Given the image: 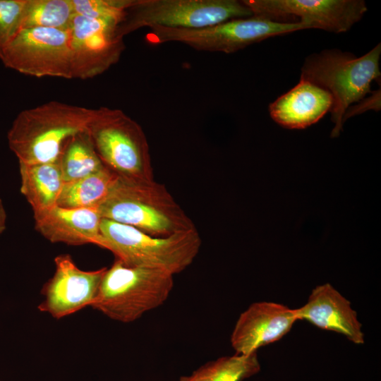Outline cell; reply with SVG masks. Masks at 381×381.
Masks as SVG:
<instances>
[{
	"mask_svg": "<svg viewBox=\"0 0 381 381\" xmlns=\"http://www.w3.org/2000/svg\"><path fill=\"white\" fill-rule=\"evenodd\" d=\"M94 109L51 101L21 111L7 133L18 163L57 161L71 137L86 131Z\"/></svg>",
	"mask_w": 381,
	"mask_h": 381,
	"instance_id": "cell-1",
	"label": "cell"
},
{
	"mask_svg": "<svg viewBox=\"0 0 381 381\" xmlns=\"http://www.w3.org/2000/svg\"><path fill=\"white\" fill-rule=\"evenodd\" d=\"M97 209L104 219L154 236H169L196 228L165 186L154 179L118 177Z\"/></svg>",
	"mask_w": 381,
	"mask_h": 381,
	"instance_id": "cell-2",
	"label": "cell"
},
{
	"mask_svg": "<svg viewBox=\"0 0 381 381\" xmlns=\"http://www.w3.org/2000/svg\"><path fill=\"white\" fill-rule=\"evenodd\" d=\"M100 233L98 246L111 251L125 265L159 270L172 275L191 265L202 243L196 228L159 237L104 218Z\"/></svg>",
	"mask_w": 381,
	"mask_h": 381,
	"instance_id": "cell-3",
	"label": "cell"
},
{
	"mask_svg": "<svg viewBox=\"0 0 381 381\" xmlns=\"http://www.w3.org/2000/svg\"><path fill=\"white\" fill-rule=\"evenodd\" d=\"M379 43L361 57L339 50H325L309 56L301 69V79L328 91L333 99L330 111L334 127L331 137L339 135L349 106L371 92V83L380 77Z\"/></svg>",
	"mask_w": 381,
	"mask_h": 381,
	"instance_id": "cell-4",
	"label": "cell"
},
{
	"mask_svg": "<svg viewBox=\"0 0 381 381\" xmlns=\"http://www.w3.org/2000/svg\"><path fill=\"white\" fill-rule=\"evenodd\" d=\"M174 287V275L131 267L116 259L107 269L91 308L123 323L135 321L162 306Z\"/></svg>",
	"mask_w": 381,
	"mask_h": 381,
	"instance_id": "cell-5",
	"label": "cell"
},
{
	"mask_svg": "<svg viewBox=\"0 0 381 381\" xmlns=\"http://www.w3.org/2000/svg\"><path fill=\"white\" fill-rule=\"evenodd\" d=\"M87 131L102 162L118 177L154 179L145 134L122 110L106 107L94 109Z\"/></svg>",
	"mask_w": 381,
	"mask_h": 381,
	"instance_id": "cell-6",
	"label": "cell"
},
{
	"mask_svg": "<svg viewBox=\"0 0 381 381\" xmlns=\"http://www.w3.org/2000/svg\"><path fill=\"white\" fill-rule=\"evenodd\" d=\"M252 16L238 0H133L118 33L123 38L143 28L199 29Z\"/></svg>",
	"mask_w": 381,
	"mask_h": 381,
	"instance_id": "cell-7",
	"label": "cell"
},
{
	"mask_svg": "<svg viewBox=\"0 0 381 381\" xmlns=\"http://www.w3.org/2000/svg\"><path fill=\"white\" fill-rule=\"evenodd\" d=\"M308 29L300 22L281 23L252 16L199 29L153 27L145 35L151 44L179 42L195 50L231 54L269 37Z\"/></svg>",
	"mask_w": 381,
	"mask_h": 381,
	"instance_id": "cell-8",
	"label": "cell"
},
{
	"mask_svg": "<svg viewBox=\"0 0 381 381\" xmlns=\"http://www.w3.org/2000/svg\"><path fill=\"white\" fill-rule=\"evenodd\" d=\"M8 68L34 76L72 78L68 30L22 29L0 59Z\"/></svg>",
	"mask_w": 381,
	"mask_h": 381,
	"instance_id": "cell-9",
	"label": "cell"
},
{
	"mask_svg": "<svg viewBox=\"0 0 381 381\" xmlns=\"http://www.w3.org/2000/svg\"><path fill=\"white\" fill-rule=\"evenodd\" d=\"M253 16L286 23L300 18L308 29L336 33L349 30L368 8L362 0H243Z\"/></svg>",
	"mask_w": 381,
	"mask_h": 381,
	"instance_id": "cell-10",
	"label": "cell"
},
{
	"mask_svg": "<svg viewBox=\"0 0 381 381\" xmlns=\"http://www.w3.org/2000/svg\"><path fill=\"white\" fill-rule=\"evenodd\" d=\"M120 23L75 15L68 29L72 78L96 77L116 64L124 49Z\"/></svg>",
	"mask_w": 381,
	"mask_h": 381,
	"instance_id": "cell-11",
	"label": "cell"
},
{
	"mask_svg": "<svg viewBox=\"0 0 381 381\" xmlns=\"http://www.w3.org/2000/svg\"><path fill=\"white\" fill-rule=\"evenodd\" d=\"M54 264V275L42 289L44 299L38 310L61 319L91 306L107 268L83 270L69 255H58Z\"/></svg>",
	"mask_w": 381,
	"mask_h": 381,
	"instance_id": "cell-12",
	"label": "cell"
},
{
	"mask_svg": "<svg viewBox=\"0 0 381 381\" xmlns=\"http://www.w3.org/2000/svg\"><path fill=\"white\" fill-rule=\"evenodd\" d=\"M298 320L295 309L274 302L252 303L238 318L231 335L236 353H257L286 335Z\"/></svg>",
	"mask_w": 381,
	"mask_h": 381,
	"instance_id": "cell-13",
	"label": "cell"
},
{
	"mask_svg": "<svg viewBox=\"0 0 381 381\" xmlns=\"http://www.w3.org/2000/svg\"><path fill=\"white\" fill-rule=\"evenodd\" d=\"M298 320L342 334L356 344L364 343L362 325L351 303L330 284L316 286L308 301L295 309Z\"/></svg>",
	"mask_w": 381,
	"mask_h": 381,
	"instance_id": "cell-14",
	"label": "cell"
},
{
	"mask_svg": "<svg viewBox=\"0 0 381 381\" xmlns=\"http://www.w3.org/2000/svg\"><path fill=\"white\" fill-rule=\"evenodd\" d=\"M333 105L330 93L310 81L300 79L292 89L270 104L272 119L285 128H305L317 123Z\"/></svg>",
	"mask_w": 381,
	"mask_h": 381,
	"instance_id": "cell-15",
	"label": "cell"
},
{
	"mask_svg": "<svg viewBox=\"0 0 381 381\" xmlns=\"http://www.w3.org/2000/svg\"><path fill=\"white\" fill-rule=\"evenodd\" d=\"M102 219L97 208L75 209L56 205L35 221L36 230L52 243L99 246Z\"/></svg>",
	"mask_w": 381,
	"mask_h": 381,
	"instance_id": "cell-16",
	"label": "cell"
},
{
	"mask_svg": "<svg viewBox=\"0 0 381 381\" xmlns=\"http://www.w3.org/2000/svg\"><path fill=\"white\" fill-rule=\"evenodd\" d=\"M19 164L21 194L36 219L57 205L64 184L59 159L39 164Z\"/></svg>",
	"mask_w": 381,
	"mask_h": 381,
	"instance_id": "cell-17",
	"label": "cell"
},
{
	"mask_svg": "<svg viewBox=\"0 0 381 381\" xmlns=\"http://www.w3.org/2000/svg\"><path fill=\"white\" fill-rule=\"evenodd\" d=\"M118 176L105 166L78 180L64 183L57 205L65 208H97Z\"/></svg>",
	"mask_w": 381,
	"mask_h": 381,
	"instance_id": "cell-18",
	"label": "cell"
},
{
	"mask_svg": "<svg viewBox=\"0 0 381 381\" xmlns=\"http://www.w3.org/2000/svg\"><path fill=\"white\" fill-rule=\"evenodd\" d=\"M59 159L64 183L83 178L104 167L95 150L87 131L68 139Z\"/></svg>",
	"mask_w": 381,
	"mask_h": 381,
	"instance_id": "cell-19",
	"label": "cell"
},
{
	"mask_svg": "<svg viewBox=\"0 0 381 381\" xmlns=\"http://www.w3.org/2000/svg\"><path fill=\"white\" fill-rule=\"evenodd\" d=\"M260 370L257 353L223 356L207 363L180 381H243Z\"/></svg>",
	"mask_w": 381,
	"mask_h": 381,
	"instance_id": "cell-20",
	"label": "cell"
},
{
	"mask_svg": "<svg viewBox=\"0 0 381 381\" xmlns=\"http://www.w3.org/2000/svg\"><path fill=\"white\" fill-rule=\"evenodd\" d=\"M75 16L72 0H26L21 30L44 28L68 30Z\"/></svg>",
	"mask_w": 381,
	"mask_h": 381,
	"instance_id": "cell-21",
	"label": "cell"
},
{
	"mask_svg": "<svg viewBox=\"0 0 381 381\" xmlns=\"http://www.w3.org/2000/svg\"><path fill=\"white\" fill-rule=\"evenodd\" d=\"M133 0H72L75 15L95 20L123 21Z\"/></svg>",
	"mask_w": 381,
	"mask_h": 381,
	"instance_id": "cell-22",
	"label": "cell"
},
{
	"mask_svg": "<svg viewBox=\"0 0 381 381\" xmlns=\"http://www.w3.org/2000/svg\"><path fill=\"white\" fill-rule=\"evenodd\" d=\"M26 0H0V59L21 30Z\"/></svg>",
	"mask_w": 381,
	"mask_h": 381,
	"instance_id": "cell-23",
	"label": "cell"
},
{
	"mask_svg": "<svg viewBox=\"0 0 381 381\" xmlns=\"http://www.w3.org/2000/svg\"><path fill=\"white\" fill-rule=\"evenodd\" d=\"M7 214L4 205V202L0 199V236L4 233L6 228Z\"/></svg>",
	"mask_w": 381,
	"mask_h": 381,
	"instance_id": "cell-24",
	"label": "cell"
}]
</instances>
